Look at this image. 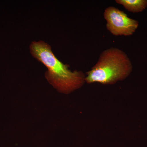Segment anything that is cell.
<instances>
[{"label": "cell", "instance_id": "3957f363", "mask_svg": "<svg viewBox=\"0 0 147 147\" xmlns=\"http://www.w3.org/2000/svg\"><path fill=\"white\" fill-rule=\"evenodd\" d=\"M103 16L106 21V28L115 36L131 35L139 27L138 21L129 18L123 11L114 7L105 9Z\"/></svg>", "mask_w": 147, "mask_h": 147}, {"label": "cell", "instance_id": "277c9868", "mask_svg": "<svg viewBox=\"0 0 147 147\" xmlns=\"http://www.w3.org/2000/svg\"><path fill=\"white\" fill-rule=\"evenodd\" d=\"M115 2L133 13L142 12L147 7V0H116Z\"/></svg>", "mask_w": 147, "mask_h": 147}, {"label": "cell", "instance_id": "7a4b0ae2", "mask_svg": "<svg viewBox=\"0 0 147 147\" xmlns=\"http://www.w3.org/2000/svg\"><path fill=\"white\" fill-rule=\"evenodd\" d=\"M132 68L126 53L119 48L110 47L102 51L96 63L87 72L85 82L112 85L126 79Z\"/></svg>", "mask_w": 147, "mask_h": 147}, {"label": "cell", "instance_id": "6da1fadb", "mask_svg": "<svg viewBox=\"0 0 147 147\" xmlns=\"http://www.w3.org/2000/svg\"><path fill=\"white\" fill-rule=\"evenodd\" d=\"M34 57L47 67L45 77L58 91L67 94L80 88L85 82L82 71H71L69 65L64 64L54 55L51 46L44 41H33L30 46Z\"/></svg>", "mask_w": 147, "mask_h": 147}]
</instances>
